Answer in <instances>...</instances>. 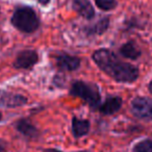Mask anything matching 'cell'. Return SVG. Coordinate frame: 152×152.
Listing matches in <instances>:
<instances>
[{"instance_id": "cell-19", "label": "cell", "mask_w": 152, "mask_h": 152, "mask_svg": "<svg viewBox=\"0 0 152 152\" xmlns=\"http://www.w3.org/2000/svg\"><path fill=\"white\" fill-rule=\"evenodd\" d=\"M148 89H149L150 93H152V80H151V81H150L149 86H148Z\"/></svg>"}, {"instance_id": "cell-20", "label": "cell", "mask_w": 152, "mask_h": 152, "mask_svg": "<svg viewBox=\"0 0 152 152\" xmlns=\"http://www.w3.org/2000/svg\"><path fill=\"white\" fill-rule=\"evenodd\" d=\"M1 119H2V114L0 113V121H1Z\"/></svg>"}, {"instance_id": "cell-6", "label": "cell", "mask_w": 152, "mask_h": 152, "mask_svg": "<svg viewBox=\"0 0 152 152\" xmlns=\"http://www.w3.org/2000/svg\"><path fill=\"white\" fill-rule=\"evenodd\" d=\"M56 66L59 69L64 71H74L78 69L80 66V59L73 55L66 54V53H59L55 56Z\"/></svg>"}, {"instance_id": "cell-11", "label": "cell", "mask_w": 152, "mask_h": 152, "mask_svg": "<svg viewBox=\"0 0 152 152\" xmlns=\"http://www.w3.org/2000/svg\"><path fill=\"white\" fill-rule=\"evenodd\" d=\"M72 131L75 137H81L90 131V122L74 117L72 120Z\"/></svg>"}, {"instance_id": "cell-8", "label": "cell", "mask_w": 152, "mask_h": 152, "mask_svg": "<svg viewBox=\"0 0 152 152\" xmlns=\"http://www.w3.org/2000/svg\"><path fill=\"white\" fill-rule=\"evenodd\" d=\"M72 7L76 13L79 14L85 19L91 20L95 15V11L90 0H73Z\"/></svg>"}, {"instance_id": "cell-7", "label": "cell", "mask_w": 152, "mask_h": 152, "mask_svg": "<svg viewBox=\"0 0 152 152\" xmlns=\"http://www.w3.org/2000/svg\"><path fill=\"white\" fill-rule=\"evenodd\" d=\"M27 103V98L19 94L7 93L2 92L0 93V105L4 107H18Z\"/></svg>"}, {"instance_id": "cell-1", "label": "cell", "mask_w": 152, "mask_h": 152, "mask_svg": "<svg viewBox=\"0 0 152 152\" xmlns=\"http://www.w3.org/2000/svg\"><path fill=\"white\" fill-rule=\"evenodd\" d=\"M92 58L104 73L118 83H133L139 77V69L137 67L121 61L108 49L96 50Z\"/></svg>"}, {"instance_id": "cell-16", "label": "cell", "mask_w": 152, "mask_h": 152, "mask_svg": "<svg viewBox=\"0 0 152 152\" xmlns=\"http://www.w3.org/2000/svg\"><path fill=\"white\" fill-rule=\"evenodd\" d=\"M5 148H7V143L3 140L0 139V152H4Z\"/></svg>"}, {"instance_id": "cell-9", "label": "cell", "mask_w": 152, "mask_h": 152, "mask_svg": "<svg viewBox=\"0 0 152 152\" xmlns=\"http://www.w3.org/2000/svg\"><path fill=\"white\" fill-rule=\"evenodd\" d=\"M122 106V99L120 97H110L99 105V110L103 115H113L117 113Z\"/></svg>"}, {"instance_id": "cell-14", "label": "cell", "mask_w": 152, "mask_h": 152, "mask_svg": "<svg viewBox=\"0 0 152 152\" xmlns=\"http://www.w3.org/2000/svg\"><path fill=\"white\" fill-rule=\"evenodd\" d=\"M95 3L102 11H110L117 7V0H95Z\"/></svg>"}, {"instance_id": "cell-12", "label": "cell", "mask_w": 152, "mask_h": 152, "mask_svg": "<svg viewBox=\"0 0 152 152\" xmlns=\"http://www.w3.org/2000/svg\"><path fill=\"white\" fill-rule=\"evenodd\" d=\"M120 54L126 58L137 59L141 56V50L132 42H128L120 48Z\"/></svg>"}, {"instance_id": "cell-18", "label": "cell", "mask_w": 152, "mask_h": 152, "mask_svg": "<svg viewBox=\"0 0 152 152\" xmlns=\"http://www.w3.org/2000/svg\"><path fill=\"white\" fill-rule=\"evenodd\" d=\"M46 152H63L61 150H57V149H48Z\"/></svg>"}, {"instance_id": "cell-15", "label": "cell", "mask_w": 152, "mask_h": 152, "mask_svg": "<svg viewBox=\"0 0 152 152\" xmlns=\"http://www.w3.org/2000/svg\"><path fill=\"white\" fill-rule=\"evenodd\" d=\"M134 152H152V141L151 140H145L134 146Z\"/></svg>"}, {"instance_id": "cell-5", "label": "cell", "mask_w": 152, "mask_h": 152, "mask_svg": "<svg viewBox=\"0 0 152 152\" xmlns=\"http://www.w3.org/2000/svg\"><path fill=\"white\" fill-rule=\"evenodd\" d=\"M38 59V53L34 50H24L17 55L14 61V67L18 69H28L36 65Z\"/></svg>"}, {"instance_id": "cell-2", "label": "cell", "mask_w": 152, "mask_h": 152, "mask_svg": "<svg viewBox=\"0 0 152 152\" xmlns=\"http://www.w3.org/2000/svg\"><path fill=\"white\" fill-rule=\"evenodd\" d=\"M11 21L18 30L25 34L36 31L40 26V20L37 14L31 7H19L16 10Z\"/></svg>"}, {"instance_id": "cell-3", "label": "cell", "mask_w": 152, "mask_h": 152, "mask_svg": "<svg viewBox=\"0 0 152 152\" xmlns=\"http://www.w3.org/2000/svg\"><path fill=\"white\" fill-rule=\"evenodd\" d=\"M70 94L75 97L81 98L91 107L95 108L99 106L100 94L98 88L95 85L83 83V81H75L70 89Z\"/></svg>"}, {"instance_id": "cell-4", "label": "cell", "mask_w": 152, "mask_h": 152, "mask_svg": "<svg viewBox=\"0 0 152 152\" xmlns=\"http://www.w3.org/2000/svg\"><path fill=\"white\" fill-rule=\"evenodd\" d=\"M131 112L135 117L152 121V99L137 97L131 101Z\"/></svg>"}, {"instance_id": "cell-10", "label": "cell", "mask_w": 152, "mask_h": 152, "mask_svg": "<svg viewBox=\"0 0 152 152\" xmlns=\"http://www.w3.org/2000/svg\"><path fill=\"white\" fill-rule=\"evenodd\" d=\"M16 129L19 131L20 133L24 135L26 137H29V139H34L39 135V131L36 128L34 125H32L26 119H21L16 123Z\"/></svg>"}, {"instance_id": "cell-13", "label": "cell", "mask_w": 152, "mask_h": 152, "mask_svg": "<svg viewBox=\"0 0 152 152\" xmlns=\"http://www.w3.org/2000/svg\"><path fill=\"white\" fill-rule=\"evenodd\" d=\"M108 26H110V20L107 18H104L90 27H87L86 31L88 34H102L104 31H106Z\"/></svg>"}, {"instance_id": "cell-17", "label": "cell", "mask_w": 152, "mask_h": 152, "mask_svg": "<svg viewBox=\"0 0 152 152\" xmlns=\"http://www.w3.org/2000/svg\"><path fill=\"white\" fill-rule=\"evenodd\" d=\"M39 3H41V4H43V5H46V4H48L49 3V1L50 0H37Z\"/></svg>"}]
</instances>
